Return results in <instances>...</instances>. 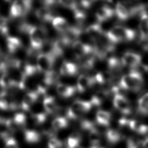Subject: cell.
Segmentation results:
<instances>
[{
    "label": "cell",
    "instance_id": "obj_1",
    "mask_svg": "<svg viewBox=\"0 0 148 148\" xmlns=\"http://www.w3.org/2000/svg\"><path fill=\"white\" fill-rule=\"evenodd\" d=\"M105 36L112 43L129 42L135 37V31L131 28L121 26H115L110 29Z\"/></svg>",
    "mask_w": 148,
    "mask_h": 148
},
{
    "label": "cell",
    "instance_id": "obj_2",
    "mask_svg": "<svg viewBox=\"0 0 148 148\" xmlns=\"http://www.w3.org/2000/svg\"><path fill=\"white\" fill-rule=\"evenodd\" d=\"M144 83L142 75L136 71H131L123 76L119 82V86L124 90L139 91Z\"/></svg>",
    "mask_w": 148,
    "mask_h": 148
},
{
    "label": "cell",
    "instance_id": "obj_3",
    "mask_svg": "<svg viewBox=\"0 0 148 148\" xmlns=\"http://www.w3.org/2000/svg\"><path fill=\"white\" fill-rule=\"evenodd\" d=\"M27 31L28 32L32 49L39 50L40 49L45 40V31L40 27L28 26Z\"/></svg>",
    "mask_w": 148,
    "mask_h": 148
},
{
    "label": "cell",
    "instance_id": "obj_4",
    "mask_svg": "<svg viewBox=\"0 0 148 148\" xmlns=\"http://www.w3.org/2000/svg\"><path fill=\"white\" fill-rule=\"evenodd\" d=\"M92 106L91 102L76 101L67 110V116L71 119H76L83 113L87 112Z\"/></svg>",
    "mask_w": 148,
    "mask_h": 148
},
{
    "label": "cell",
    "instance_id": "obj_5",
    "mask_svg": "<svg viewBox=\"0 0 148 148\" xmlns=\"http://www.w3.org/2000/svg\"><path fill=\"white\" fill-rule=\"evenodd\" d=\"M54 61V56L51 53H43L36 57V65L40 72L45 74L51 71Z\"/></svg>",
    "mask_w": 148,
    "mask_h": 148
},
{
    "label": "cell",
    "instance_id": "obj_6",
    "mask_svg": "<svg viewBox=\"0 0 148 148\" xmlns=\"http://www.w3.org/2000/svg\"><path fill=\"white\" fill-rule=\"evenodd\" d=\"M31 5V0H15L10 6V15L13 17H18L25 14Z\"/></svg>",
    "mask_w": 148,
    "mask_h": 148
},
{
    "label": "cell",
    "instance_id": "obj_7",
    "mask_svg": "<svg viewBox=\"0 0 148 148\" xmlns=\"http://www.w3.org/2000/svg\"><path fill=\"white\" fill-rule=\"evenodd\" d=\"M121 61L123 65L135 68L140 64L142 57L138 53L127 51L123 54Z\"/></svg>",
    "mask_w": 148,
    "mask_h": 148
},
{
    "label": "cell",
    "instance_id": "obj_8",
    "mask_svg": "<svg viewBox=\"0 0 148 148\" xmlns=\"http://www.w3.org/2000/svg\"><path fill=\"white\" fill-rule=\"evenodd\" d=\"M113 105L115 108L124 114H128L131 112L130 104L123 95L115 94L113 98Z\"/></svg>",
    "mask_w": 148,
    "mask_h": 148
},
{
    "label": "cell",
    "instance_id": "obj_9",
    "mask_svg": "<svg viewBox=\"0 0 148 148\" xmlns=\"http://www.w3.org/2000/svg\"><path fill=\"white\" fill-rule=\"evenodd\" d=\"M72 46L75 56L78 58L87 56L93 51V48L91 46L78 40L75 42Z\"/></svg>",
    "mask_w": 148,
    "mask_h": 148
},
{
    "label": "cell",
    "instance_id": "obj_10",
    "mask_svg": "<svg viewBox=\"0 0 148 148\" xmlns=\"http://www.w3.org/2000/svg\"><path fill=\"white\" fill-rule=\"evenodd\" d=\"M114 14V11L107 6L99 8L95 13V16L99 22H103L110 18Z\"/></svg>",
    "mask_w": 148,
    "mask_h": 148
},
{
    "label": "cell",
    "instance_id": "obj_11",
    "mask_svg": "<svg viewBox=\"0 0 148 148\" xmlns=\"http://www.w3.org/2000/svg\"><path fill=\"white\" fill-rule=\"evenodd\" d=\"M92 85V77L85 75H81L76 82V88L79 92H83Z\"/></svg>",
    "mask_w": 148,
    "mask_h": 148
},
{
    "label": "cell",
    "instance_id": "obj_12",
    "mask_svg": "<svg viewBox=\"0 0 148 148\" xmlns=\"http://www.w3.org/2000/svg\"><path fill=\"white\" fill-rule=\"evenodd\" d=\"M114 12L117 17L121 20H127L131 14L130 11L127 6L120 2H118L116 3Z\"/></svg>",
    "mask_w": 148,
    "mask_h": 148
},
{
    "label": "cell",
    "instance_id": "obj_13",
    "mask_svg": "<svg viewBox=\"0 0 148 148\" xmlns=\"http://www.w3.org/2000/svg\"><path fill=\"white\" fill-rule=\"evenodd\" d=\"M77 71V65L69 61H64L60 68V73L64 76H73Z\"/></svg>",
    "mask_w": 148,
    "mask_h": 148
},
{
    "label": "cell",
    "instance_id": "obj_14",
    "mask_svg": "<svg viewBox=\"0 0 148 148\" xmlns=\"http://www.w3.org/2000/svg\"><path fill=\"white\" fill-rule=\"evenodd\" d=\"M38 95L37 92H29L24 95L21 103V107L24 110L27 111L29 109L32 105L36 102Z\"/></svg>",
    "mask_w": 148,
    "mask_h": 148
},
{
    "label": "cell",
    "instance_id": "obj_15",
    "mask_svg": "<svg viewBox=\"0 0 148 148\" xmlns=\"http://www.w3.org/2000/svg\"><path fill=\"white\" fill-rule=\"evenodd\" d=\"M52 24L53 27L60 32H65L71 27L68 21L63 17H56L52 20Z\"/></svg>",
    "mask_w": 148,
    "mask_h": 148
},
{
    "label": "cell",
    "instance_id": "obj_16",
    "mask_svg": "<svg viewBox=\"0 0 148 148\" xmlns=\"http://www.w3.org/2000/svg\"><path fill=\"white\" fill-rule=\"evenodd\" d=\"M139 32L142 39L148 38V14L142 12L139 21Z\"/></svg>",
    "mask_w": 148,
    "mask_h": 148
},
{
    "label": "cell",
    "instance_id": "obj_17",
    "mask_svg": "<svg viewBox=\"0 0 148 148\" xmlns=\"http://www.w3.org/2000/svg\"><path fill=\"white\" fill-rule=\"evenodd\" d=\"M36 16L42 21H51L54 18L50 8L47 6L40 7L35 12Z\"/></svg>",
    "mask_w": 148,
    "mask_h": 148
},
{
    "label": "cell",
    "instance_id": "obj_18",
    "mask_svg": "<svg viewBox=\"0 0 148 148\" xmlns=\"http://www.w3.org/2000/svg\"><path fill=\"white\" fill-rule=\"evenodd\" d=\"M56 90L58 94L64 98H68L72 96L75 91V88L73 87L62 83L57 85Z\"/></svg>",
    "mask_w": 148,
    "mask_h": 148
},
{
    "label": "cell",
    "instance_id": "obj_19",
    "mask_svg": "<svg viewBox=\"0 0 148 148\" xmlns=\"http://www.w3.org/2000/svg\"><path fill=\"white\" fill-rule=\"evenodd\" d=\"M6 45L10 53H15L21 47V40L17 37L9 36L6 39Z\"/></svg>",
    "mask_w": 148,
    "mask_h": 148
},
{
    "label": "cell",
    "instance_id": "obj_20",
    "mask_svg": "<svg viewBox=\"0 0 148 148\" xmlns=\"http://www.w3.org/2000/svg\"><path fill=\"white\" fill-rule=\"evenodd\" d=\"M86 31L88 36L93 39H97L98 38L100 37L103 34L102 28H101V25L98 23L89 25L86 28Z\"/></svg>",
    "mask_w": 148,
    "mask_h": 148
},
{
    "label": "cell",
    "instance_id": "obj_21",
    "mask_svg": "<svg viewBox=\"0 0 148 148\" xmlns=\"http://www.w3.org/2000/svg\"><path fill=\"white\" fill-rule=\"evenodd\" d=\"M129 128L139 134H145L148 132V126L142 124L138 120H130Z\"/></svg>",
    "mask_w": 148,
    "mask_h": 148
},
{
    "label": "cell",
    "instance_id": "obj_22",
    "mask_svg": "<svg viewBox=\"0 0 148 148\" xmlns=\"http://www.w3.org/2000/svg\"><path fill=\"white\" fill-rule=\"evenodd\" d=\"M111 118L110 113L104 110H99L97 113L96 119L97 122L104 126H107L109 125Z\"/></svg>",
    "mask_w": 148,
    "mask_h": 148
},
{
    "label": "cell",
    "instance_id": "obj_23",
    "mask_svg": "<svg viewBox=\"0 0 148 148\" xmlns=\"http://www.w3.org/2000/svg\"><path fill=\"white\" fill-rule=\"evenodd\" d=\"M43 106L48 113H53L57 108V104L55 99L52 97H47L44 99Z\"/></svg>",
    "mask_w": 148,
    "mask_h": 148
},
{
    "label": "cell",
    "instance_id": "obj_24",
    "mask_svg": "<svg viewBox=\"0 0 148 148\" xmlns=\"http://www.w3.org/2000/svg\"><path fill=\"white\" fill-rule=\"evenodd\" d=\"M108 65L109 69L112 72H117L120 70L121 66L123 65L121 61L116 57H110L108 60Z\"/></svg>",
    "mask_w": 148,
    "mask_h": 148
},
{
    "label": "cell",
    "instance_id": "obj_25",
    "mask_svg": "<svg viewBox=\"0 0 148 148\" xmlns=\"http://www.w3.org/2000/svg\"><path fill=\"white\" fill-rule=\"evenodd\" d=\"M139 112L143 114H148V92L144 94L138 101Z\"/></svg>",
    "mask_w": 148,
    "mask_h": 148
},
{
    "label": "cell",
    "instance_id": "obj_26",
    "mask_svg": "<svg viewBox=\"0 0 148 148\" xmlns=\"http://www.w3.org/2000/svg\"><path fill=\"white\" fill-rule=\"evenodd\" d=\"M25 140L28 143H36L40 140L39 134L34 130H26L24 132Z\"/></svg>",
    "mask_w": 148,
    "mask_h": 148
},
{
    "label": "cell",
    "instance_id": "obj_27",
    "mask_svg": "<svg viewBox=\"0 0 148 148\" xmlns=\"http://www.w3.org/2000/svg\"><path fill=\"white\" fill-rule=\"evenodd\" d=\"M13 106V103L10 101V98L6 92L0 95V109L6 110Z\"/></svg>",
    "mask_w": 148,
    "mask_h": 148
},
{
    "label": "cell",
    "instance_id": "obj_28",
    "mask_svg": "<svg viewBox=\"0 0 148 148\" xmlns=\"http://www.w3.org/2000/svg\"><path fill=\"white\" fill-rule=\"evenodd\" d=\"M107 139L112 143H115L121 139V135L115 130H109L106 132Z\"/></svg>",
    "mask_w": 148,
    "mask_h": 148
},
{
    "label": "cell",
    "instance_id": "obj_29",
    "mask_svg": "<svg viewBox=\"0 0 148 148\" xmlns=\"http://www.w3.org/2000/svg\"><path fill=\"white\" fill-rule=\"evenodd\" d=\"M80 140L79 135L77 133H73L68 138L67 147L68 148H75L79 145Z\"/></svg>",
    "mask_w": 148,
    "mask_h": 148
},
{
    "label": "cell",
    "instance_id": "obj_30",
    "mask_svg": "<svg viewBox=\"0 0 148 148\" xmlns=\"http://www.w3.org/2000/svg\"><path fill=\"white\" fill-rule=\"evenodd\" d=\"M68 123L64 117H58L56 118L52 122V126L55 130H58L67 126Z\"/></svg>",
    "mask_w": 148,
    "mask_h": 148
},
{
    "label": "cell",
    "instance_id": "obj_31",
    "mask_svg": "<svg viewBox=\"0 0 148 148\" xmlns=\"http://www.w3.org/2000/svg\"><path fill=\"white\" fill-rule=\"evenodd\" d=\"M60 78L58 73L54 71H51L45 74L44 80H45L50 85L56 83Z\"/></svg>",
    "mask_w": 148,
    "mask_h": 148
},
{
    "label": "cell",
    "instance_id": "obj_32",
    "mask_svg": "<svg viewBox=\"0 0 148 148\" xmlns=\"http://www.w3.org/2000/svg\"><path fill=\"white\" fill-rule=\"evenodd\" d=\"M100 135L95 129L92 130L89 134V139L92 145H98L100 141Z\"/></svg>",
    "mask_w": 148,
    "mask_h": 148
},
{
    "label": "cell",
    "instance_id": "obj_33",
    "mask_svg": "<svg viewBox=\"0 0 148 148\" xmlns=\"http://www.w3.org/2000/svg\"><path fill=\"white\" fill-rule=\"evenodd\" d=\"M13 120L18 127H23L26 123V117L23 113H17L14 116Z\"/></svg>",
    "mask_w": 148,
    "mask_h": 148
},
{
    "label": "cell",
    "instance_id": "obj_34",
    "mask_svg": "<svg viewBox=\"0 0 148 148\" xmlns=\"http://www.w3.org/2000/svg\"><path fill=\"white\" fill-rule=\"evenodd\" d=\"M58 2L62 6L69 8L72 10L73 9L74 6L77 3L76 0H58Z\"/></svg>",
    "mask_w": 148,
    "mask_h": 148
},
{
    "label": "cell",
    "instance_id": "obj_35",
    "mask_svg": "<svg viewBox=\"0 0 148 148\" xmlns=\"http://www.w3.org/2000/svg\"><path fill=\"white\" fill-rule=\"evenodd\" d=\"M8 32L7 20L6 18L0 16V33L6 35Z\"/></svg>",
    "mask_w": 148,
    "mask_h": 148
},
{
    "label": "cell",
    "instance_id": "obj_36",
    "mask_svg": "<svg viewBox=\"0 0 148 148\" xmlns=\"http://www.w3.org/2000/svg\"><path fill=\"white\" fill-rule=\"evenodd\" d=\"M32 116L33 120L36 124H41L43 123L46 119V116L45 113H40L38 114H35Z\"/></svg>",
    "mask_w": 148,
    "mask_h": 148
},
{
    "label": "cell",
    "instance_id": "obj_37",
    "mask_svg": "<svg viewBox=\"0 0 148 148\" xmlns=\"http://www.w3.org/2000/svg\"><path fill=\"white\" fill-rule=\"evenodd\" d=\"M81 127L83 130L88 131L89 132H91L92 130L95 129L92 123L88 120L83 121L81 124Z\"/></svg>",
    "mask_w": 148,
    "mask_h": 148
},
{
    "label": "cell",
    "instance_id": "obj_38",
    "mask_svg": "<svg viewBox=\"0 0 148 148\" xmlns=\"http://www.w3.org/2000/svg\"><path fill=\"white\" fill-rule=\"evenodd\" d=\"M61 146V142L56 138H51L48 142L49 148H60Z\"/></svg>",
    "mask_w": 148,
    "mask_h": 148
},
{
    "label": "cell",
    "instance_id": "obj_39",
    "mask_svg": "<svg viewBox=\"0 0 148 148\" xmlns=\"http://www.w3.org/2000/svg\"><path fill=\"white\" fill-rule=\"evenodd\" d=\"M5 148H18V146L14 139L9 138L6 140Z\"/></svg>",
    "mask_w": 148,
    "mask_h": 148
},
{
    "label": "cell",
    "instance_id": "obj_40",
    "mask_svg": "<svg viewBox=\"0 0 148 148\" xmlns=\"http://www.w3.org/2000/svg\"><path fill=\"white\" fill-rule=\"evenodd\" d=\"M96 0H80L81 4L85 8H88L91 6Z\"/></svg>",
    "mask_w": 148,
    "mask_h": 148
},
{
    "label": "cell",
    "instance_id": "obj_41",
    "mask_svg": "<svg viewBox=\"0 0 148 148\" xmlns=\"http://www.w3.org/2000/svg\"><path fill=\"white\" fill-rule=\"evenodd\" d=\"M143 148H148V138L145 139L143 142Z\"/></svg>",
    "mask_w": 148,
    "mask_h": 148
},
{
    "label": "cell",
    "instance_id": "obj_42",
    "mask_svg": "<svg viewBox=\"0 0 148 148\" xmlns=\"http://www.w3.org/2000/svg\"><path fill=\"white\" fill-rule=\"evenodd\" d=\"M5 71V65L1 64L0 65V72Z\"/></svg>",
    "mask_w": 148,
    "mask_h": 148
},
{
    "label": "cell",
    "instance_id": "obj_43",
    "mask_svg": "<svg viewBox=\"0 0 148 148\" xmlns=\"http://www.w3.org/2000/svg\"><path fill=\"white\" fill-rule=\"evenodd\" d=\"M127 148H137V147H131V146H128Z\"/></svg>",
    "mask_w": 148,
    "mask_h": 148
},
{
    "label": "cell",
    "instance_id": "obj_44",
    "mask_svg": "<svg viewBox=\"0 0 148 148\" xmlns=\"http://www.w3.org/2000/svg\"><path fill=\"white\" fill-rule=\"evenodd\" d=\"M0 54H1V51H0Z\"/></svg>",
    "mask_w": 148,
    "mask_h": 148
}]
</instances>
